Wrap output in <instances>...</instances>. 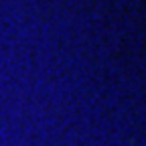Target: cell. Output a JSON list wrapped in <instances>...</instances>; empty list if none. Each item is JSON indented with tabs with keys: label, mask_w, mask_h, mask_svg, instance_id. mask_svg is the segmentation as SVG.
Listing matches in <instances>:
<instances>
[]
</instances>
